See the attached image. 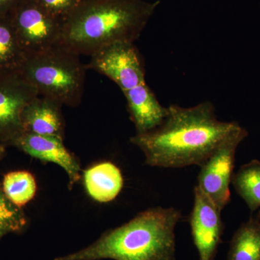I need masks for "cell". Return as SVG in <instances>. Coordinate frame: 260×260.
Wrapping results in <instances>:
<instances>
[{
	"label": "cell",
	"instance_id": "6da1fadb",
	"mask_svg": "<svg viewBox=\"0 0 260 260\" xmlns=\"http://www.w3.org/2000/svg\"><path fill=\"white\" fill-rule=\"evenodd\" d=\"M168 110L167 118L158 127L130 138L144 153L145 164L150 167H200L239 126L236 121L218 120L210 102L189 108L171 105Z\"/></svg>",
	"mask_w": 260,
	"mask_h": 260
},
{
	"label": "cell",
	"instance_id": "7a4b0ae2",
	"mask_svg": "<svg viewBox=\"0 0 260 260\" xmlns=\"http://www.w3.org/2000/svg\"><path fill=\"white\" fill-rule=\"evenodd\" d=\"M160 1L81 0L64 19L61 45L91 56L116 42L139 39Z\"/></svg>",
	"mask_w": 260,
	"mask_h": 260
},
{
	"label": "cell",
	"instance_id": "3957f363",
	"mask_svg": "<svg viewBox=\"0 0 260 260\" xmlns=\"http://www.w3.org/2000/svg\"><path fill=\"white\" fill-rule=\"evenodd\" d=\"M181 218L174 208H148L87 247L54 260H176L175 228Z\"/></svg>",
	"mask_w": 260,
	"mask_h": 260
},
{
	"label": "cell",
	"instance_id": "277c9868",
	"mask_svg": "<svg viewBox=\"0 0 260 260\" xmlns=\"http://www.w3.org/2000/svg\"><path fill=\"white\" fill-rule=\"evenodd\" d=\"M87 70L80 55L60 44L27 56L20 73L39 95L77 107L83 99Z\"/></svg>",
	"mask_w": 260,
	"mask_h": 260
},
{
	"label": "cell",
	"instance_id": "5b68a950",
	"mask_svg": "<svg viewBox=\"0 0 260 260\" xmlns=\"http://www.w3.org/2000/svg\"><path fill=\"white\" fill-rule=\"evenodd\" d=\"M8 15L27 56L61 44L64 19L34 0H18Z\"/></svg>",
	"mask_w": 260,
	"mask_h": 260
},
{
	"label": "cell",
	"instance_id": "8992f818",
	"mask_svg": "<svg viewBox=\"0 0 260 260\" xmlns=\"http://www.w3.org/2000/svg\"><path fill=\"white\" fill-rule=\"evenodd\" d=\"M248 136L240 125L233 130L200 167L197 186L220 210L231 201L230 185L239 145Z\"/></svg>",
	"mask_w": 260,
	"mask_h": 260
},
{
	"label": "cell",
	"instance_id": "52a82bcc",
	"mask_svg": "<svg viewBox=\"0 0 260 260\" xmlns=\"http://www.w3.org/2000/svg\"><path fill=\"white\" fill-rule=\"evenodd\" d=\"M90 56L87 68L110 78L122 92L145 83L144 65L134 43H114Z\"/></svg>",
	"mask_w": 260,
	"mask_h": 260
},
{
	"label": "cell",
	"instance_id": "ba28073f",
	"mask_svg": "<svg viewBox=\"0 0 260 260\" xmlns=\"http://www.w3.org/2000/svg\"><path fill=\"white\" fill-rule=\"evenodd\" d=\"M39 95L20 73L0 75V145L8 147L23 133L24 108Z\"/></svg>",
	"mask_w": 260,
	"mask_h": 260
},
{
	"label": "cell",
	"instance_id": "9c48e42d",
	"mask_svg": "<svg viewBox=\"0 0 260 260\" xmlns=\"http://www.w3.org/2000/svg\"><path fill=\"white\" fill-rule=\"evenodd\" d=\"M194 194L189 217L193 242L200 260H215L224 231L221 210L197 186Z\"/></svg>",
	"mask_w": 260,
	"mask_h": 260
},
{
	"label": "cell",
	"instance_id": "30bf717a",
	"mask_svg": "<svg viewBox=\"0 0 260 260\" xmlns=\"http://www.w3.org/2000/svg\"><path fill=\"white\" fill-rule=\"evenodd\" d=\"M63 138L43 136L23 132L13 140L10 146L15 147L32 158L59 166L68 174L71 188L80 180L79 162L64 146Z\"/></svg>",
	"mask_w": 260,
	"mask_h": 260
},
{
	"label": "cell",
	"instance_id": "8fae6325",
	"mask_svg": "<svg viewBox=\"0 0 260 260\" xmlns=\"http://www.w3.org/2000/svg\"><path fill=\"white\" fill-rule=\"evenodd\" d=\"M60 103L38 95L29 102L21 114L24 132L64 139V121Z\"/></svg>",
	"mask_w": 260,
	"mask_h": 260
},
{
	"label": "cell",
	"instance_id": "7c38bea8",
	"mask_svg": "<svg viewBox=\"0 0 260 260\" xmlns=\"http://www.w3.org/2000/svg\"><path fill=\"white\" fill-rule=\"evenodd\" d=\"M123 93L137 134L152 131L165 120L169 112L168 108L162 107L146 83Z\"/></svg>",
	"mask_w": 260,
	"mask_h": 260
},
{
	"label": "cell",
	"instance_id": "4fadbf2b",
	"mask_svg": "<svg viewBox=\"0 0 260 260\" xmlns=\"http://www.w3.org/2000/svg\"><path fill=\"white\" fill-rule=\"evenodd\" d=\"M83 182L89 196L101 203L112 202L124 184L120 169L111 162H103L83 173Z\"/></svg>",
	"mask_w": 260,
	"mask_h": 260
},
{
	"label": "cell",
	"instance_id": "5bb4252c",
	"mask_svg": "<svg viewBox=\"0 0 260 260\" xmlns=\"http://www.w3.org/2000/svg\"><path fill=\"white\" fill-rule=\"evenodd\" d=\"M9 15L0 16V75L20 73L26 59Z\"/></svg>",
	"mask_w": 260,
	"mask_h": 260
},
{
	"label": "cell",
	"instance_id": "9a60e30c",
	"mask_svg": "<svg viewBox=\"0 0 260 260\" xmlns=\"http://www.w3.org/2000/svg\"><path fill=\"white\" fill-rule=\"evenodd\" d=\"M227 260H260V222L249 218L233 236Z\"/></svg>",
	"mask_w": 260,
	"mask_h": 260
},
{
	"label": "cell",
	"instance_id": "2e32d148",
	"mask_svg": "<svg viewBox=\"0 0 260 260\" xmlns=\"http://www.w3.org/2000/svg\"><path fill=\"white\" fill-rule=\"evenodd\" d=\"M232 185L251 212L260 209V161L252 160L233 175Z\"/></svg>",
	"mask_w": 260,
	"mask_h": 260
},
{
	"label": "cell",
	"instance_id": "e0dca14e",
	"mask_svg": "<svg viewBox=\"0 0 260 260\" xmlns=\"http://www.w3.org/2000/svg\"><path fill=\"white\" fill-rule=\"evenodd\" d=\"M1 185L7 197L20 208L28 204L37 194V181L31 173L27 171L7 173Z\"/></svg>",
	"mask_w": 260,
	"mask_h": 260
},
{
	"label": "cell",
	"instance_id": "ac0fdd59",
	"mask_svg": "<svg viewBox=\"0 0 260 260\" xmlns=\"http://www.w3.org/2000/svg\"><path fill=\"white\" fill-rule=\"evenodd\" d=\"M28 220L23 208L17 206L5 194L0 183V235L20 234L26 227Z\"/></svg>",
	"mask_w": 260,
	"mask_h": 260
},
{
	"label": "cell",
	"instance_id": "d6986e66",
	"mask_svg": "<svg viewBox=\"0 0 260 260\" xmlns=\"http://www.w3.org/2000/svg\"><path fill=\"white\" fill-rule=\"evenodd\" d=\"M49 13L65 19L81 0H34Z\"/></svg>",
	"mask_w": 260,
	"mask_h": 260
},
{
	"label": "cell",
	"instance_id": "ffe728a7",
	"mask_svg": "<svg viewBox=\"0 0 260 260\" xmlns=\"http://www.w3.org/2000/svg\"><path fill=\"white\" fill-rule=\"evenodd\" d=\"M18 0H0V16L9 14Z\"/></svg>",
	"mask_w": 260,
	"mask_h": 260
},
{
	"label": "cell",
	"instance_id": "44dd1931",
	"mask_svg": "<svg viewBox=\"0 0 260 260\" xmlns=\"http://www.w3.org/2000/svg\"><path fill=\"white\" fill-rule=\"evenodd\" d=\"M5 153H6V147L0 145V161L4 158Z\"/></svg>",
	"mask_w": 260,
	"mask_h": 260
},
{
	"label": "cell",
	"instance_id": "7402d4cb",
	"mask_svg": "<svg viewBox=\"0 0 260 260\" xmlns=\"http://www.w3.org/2000/svg\"><path fill=\"white\" fill-rule=\"evenodd\" d=\"M256 218H257V220L260 222V210L259 213H258L257 215H256Z\"/></svg>",
	"mask_w": 260,
	"mask_h": 260
},
{
	"label": "cell",
	"instance_id": "603a6c76",
	"mask_svg": "<svg viewBox=\"0 0 260 260\" xmlns=\"http://www.w3.org/2000/svg\"><path fill=\"white\" fill-rule=\"evenodd\" d=\"M2 238H3V237H2L1 235H0V239H2Z\"/></svg>",
	"mask_w": 260,
	"mask_h": 260
}]
</instances>
